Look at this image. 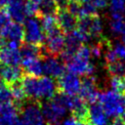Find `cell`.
Here are the masks:
<instances>
[{
    "mask_svg": "<svg viewBox=\"0 0 125 125\" xmlns=\"http://www.w3.org/2000/svg\"><path fill=\"white\" fill-rule=\"evenodd\" d=\"M21 86L25 92L26 98L32 101H48L56 96L58 91V83L49 76L40 77L26 75L21 80Z\"/></svg>",
    "mask_w": 125,
    "mask_h": 125,
    "instance_id": "obj_1",
    "label": "cell"
},
{
    "mask_svg": "<svg viewBox=\"0 0 125 125\" xmlns=\"http://www.w3.org/2000/svg\"><path fill=\"white\" fill-rule=\"evenodd\" d=\"M40 106L47 125H61L68 110L65 105V95L62 93L56 94L53 99L45 101Z\"/></svg>",
    "mask_w": 125,
    "mask_h": 125,
    "instance_id": "obj_2",
    "label": "cell"
},
{
    "mask_svg": "<svg viewBox=\"0 0 125 125\" xmlns=\"http://www.w3.org/2000/svg\"><path fill=\"white\" fill-rule=\"evenodd\" d=\"M91 57L90 47L86 45L80 46L75 54L65 62L67 70L78 76H92L95 71V66L90 62Z\"/></svg>",
    "mask_w": 125,
    "mask_h": 125,
    "instance_id": "obj_3",
    "label": "cell"
},
{
    "mask_svg": "<svg viewBox=\"0 0 125 125\" xmlns=\"http://www.w3.org/2000/svg\"><path fill=\"white\" fill-rule=\"evenodd\" d=\"M99 104L108 117H117L125 109V95L116 93L112 90H106L100 93Z\"/></svg>",
    "mask_w": 125,
    "mask_h": 125,
    "instance_id": "obj_4",
    "label": "cell"
},
{
    "mask_svg": "<svg viewBox=\"0 0 125 125\" xmlns=\"http://www.w3.org/2000/svg\"><path fill=\"white\" fill-rule=\"evenodd\" d=\"M46 35L43 30L40 19L38 17H30L24 21L23 39L26 43L41 46L45 41Z\"/></svg>",
    "mask_w": 125,
    "mask_h": 125,
    "instance_id": "obj_5",
    "label": "cell"
},
{
    "mask_svg": "<svg viewBox=\"0 0 125 125\" xmlns=\"http://www.w3.org/2000/svg\"><path fill=\"white\" fill-rule=\"evenodd\" d=\"M20 125H46V121L41 111V106L37 102L23 104L20 107Z\"/></svg>",
    "mask_w": 125,
    "mask_h": 125,
    "instance_id": "obj_6",
    "label": "cell"
},
{
    "mask_svg": "<svg viewBox=\"0 0 125 125\" xmlns=\"http://www.w3.org/2000/svg\"><path fill=\"white\" fill-rule=\"evenodd\" d=\"M76 28L87 33L91 36V38L99 39L102 36L104 26L101 18L98 15H94L79 18Z\"/></svg>",
    "mask_w": 125,
    "mask_h": 125,
    "instance_id": "obj_7",
    "label": "cell"
},
{
    "mask_svg": "<svg viewBox=\"0 0 125 125\" xmlns=\"http://www.w3.org/2000/svg\"><path fill=\"white\" fill-rule=\"evenodd\" d=\"M81 84H82V80L79 78L78 75L67 71L64 72L59 78L58 89H60L61 93L64 95L76 96L80 92Z\"/></svg>",
    "mask_w": 125,
    "mask_h": 125,
    "instance_id": "obj_8",
    "label": "cell"
},
{
    "mask_svg": "<svg viewBox=\"0 0 125 125\" xmlns=\"http://www.w3.org/2000/svg\"><path fill=\"white\" fill-rule=\"evenodd\" d=\"M45 48L44 50L49 54V56L61 55L65 46V35L61 29L49 33L45 38Z\"/></svg>",
    "mask_w": 125,
    "mask_h": 125,
    "instance_id": "obj_9",
    "label": "cell"
},
{
    "mask_svg": "<svg viewBox=\"0 0 125 125\" xmlns=\"http://www.w3.org/2000/svg\"><path fill=\"white\" fill-rule=\"evenodd\" d=\"M99 96L100 92L97 89L96 79L92 76H85V78L82 80L79 97L86 103H89L91 104L97 103V101L99 100Z\"/></svg>",
    "mask_w": 125,
    "mask_h": 125,
    "instance_id": "obj_10",
    "label": "cell"
},
{
    "mask_svg": "<svg viewBox=\"0 0 125 125\" xmlns=\"http://www.w3.org/2000/svg\"><path fill=\"white\" fill-rule=\"evenodd\" d=\"M20 108L13 103L0 104V125H20Z\"/></svg>",
    "mask_w": 125,
    "mask_h": 125,
    "instance_id": "obj_11",
    "label": "cell"
},
{
    "mask_svg": "<svg viewBox=\"0 0 125 125\" xmlns=\"http://www.w3.org/2000/svg\"><path fill=\"white\" fill-rule=\"evenodd\" d=\"M28 0H10L7 4V12L15 22H24L28 18L26 13V3Z\"/></svg>",
    "mask_w": 125,
    "mask_h": 125,
    "instance_id": "obj_12",
    "label": "cell"
},
{
    "mask_svg": "<svg viewBox=\"0 0 125 125\" xmlns=\"http://www.w3.org/2000/svg\"><path fill=\"white\" fill-rule=\"evenodd\" d=\"M44 74L51 78H60L65 69V65L54 56H46L43 61Z\"/></svg>",
    "mask_w": 125,
    "mask_h": 125,
    "instance_id": "obj_13",
    "label": "cell"
},
{
    "mask_svg": "<svg viewBox=\"0 0 125 125\" xmlns=\"http://www.w3.org/2000/svg\"><path fill=\"white\" fill-rule=\"evenodd\" d=\"M56 18L60 29L65 34L76 29L78 19L75 16H73L70 12H68L66 8L59 9L56 14Z\"/></svg>",
    "mask_w": 125,
    "mask_h": 125,
    "instance_id": "obj_14",
    "label": "cell"
},
{
    "mask_svg": "<svg viewBox=\"0 0 125 125\" xmlns=\"http://www.w3.org/2000/svg\"><path fill=\"white\" fill-rule=\"evenodd\" d=\"M22 77V68L13 65H4L2 63L0 64V80L4 84L11 86L17 82H20Z\"/></svg>",
    "mask_w": 125,
    "mask_h": 125,
    "instance_id": "obj_15",
    "label": "cell"
},
{
    "mask_svg": "<svg viewBox=\"0 0 125 125\" xmlns=\"http://www.w3.org/2000/svg\"><path fill=\"white\" fill-rule=\"evenodd\" d=\"M88 122L90 125H107L108 116L99 103L89 104Z\"/></svg>",
    "mask_w": 125,
    "mask_h": 125,
    "instance_id": "obj_16",
    "label": "cell"
},
{
    "mask_svg": "<svg viewBox=\"0 0 125 125\" xmlns=\"http://www.w3.org/2000/svg\"><path fill=\"white\" fill-rule=\"evenodd\" d=\"M21 64L22 66V70L26 72L27 75L35 76V77H40L44 75L43 61L40 58L21 60Z\"/></svg>",
    "mask_w": 125,
    "mask_h": 125,
    "instance_id": "obj_17",
    "label": "cell"
},
{
    "mask_svg": "<svg viewBox=\"0 0 125 125\" xmlns=\"http://www.w3.org/2000/svg\"><path fill=\"white\" fill-rule=\"evenodd\" d=\"M0 62L4 65L19 66L21 62L20 49H13L7 45L0 49Z\"/></svg>",
    "mask_w": 125,
    "mask_h": 125,
    "instance_id": "obj_18",
    "label": "cell"
},
{
    "mask_svg": "<svg viewBox=\"0 0 125 125\" xmlns=\"http://www.w3.org/2000/svg\"><path fill=\"white\" fill-rule=\"evenodd\" d=\"M0 35L3 36L7 42L16 41L21 43L23 39V26L19 22L12 21L5 29L0 31Z\"/></svg>",
    "mask_w": 125,
    "mask_h": 125,
    "instance_id": "obj_19",
    "label": "cell"
},
{
    "mask_svg": "<svg viewBox=\"0 0 125 125\" xmlns=\"http://www.w3.org/2000/svg\"><path fill=\"white\" fill-rule=\"evenodd\" d=\"M39 19H40L43 30L45 32V35L60 29L59 24H58V21H57V18H56V15L41 16Z\"/></svg>",
    "mask_w": 125,
    "mask_h": 125,
    "instance_id": "obj_20",
    "label": "cell"
},
{
    "mask_svg": "<svg viewBox=\"0 0 125 125\" xmlns=\"http://www.w3.org/2000/svg\"><path fill=\"white\" fill-rule=\"evenodd\" d=\"M20 53L21 56V60L24 59H32V58H40L42 55V50L40 46L32 45V44H22L20 49Z\"/></svg>",
    "mask_w": 125,
    "mask_h": 125,
    "instance_id": "obj_21",
    "label": "cell"
},
{
    "mask_svg": "<svg viewBox=\"0 0 125 125\" xmlns=\"http://www.w3.org/2000/svg\"><path fill=\"white\" fill-rule=\"evenodd\" d=\"M11 88V91H12V94H13V100L16 102V105L20 108L25 102L26 100V95H25V92L21 86V82H17L11 86H9Z\"/></svg>",
    "mask_w": 125,
    "mask_h": 125,
    "instance_id": "obj_22",
    "label": "cell"
},
{
    "mask_svg": "<svg viewBox=\"0 0 125 125\" xmlns=\"http://www.w3.org/2000/svg\"><path fill=\"white\" fill-rule=\"evenodd\" d=\"M109 28L114 35H120L125 30V18L124 16H110Z\"/></svg>",
    "mask_w": 125,
    "mask_h": 125,
    "instance_id": "obj_23",
    "label": "cell"
},
{
    "mask_svg": "<svg viewBox=\"0 0 125 125\" xmlns=\"http://www.w3.org/2000/svg\"><path fill=\"white\" fill-rule=\"evenodd\" d=\"M39 7V16L46 15H56L59 8L55 0H42L38 5Z\"/></svg>",
    "mask_w": 125,
    "mask_h": 125,
    "instance_id": "obj_24",
    "label": "cell"
},
{
    "mask_svg": "<svg viewBox=\"0 0 125 125\" xmlns=\"http://www.w3.org/2000/svg\"><path fill=\"white\" fill-rule=\"evenodd\" d=\"M106 69L111 76H125V63L119 60L107 63Z\"/></svg>",
    "mask_w": 125,
    "mask_h": 125,
    "instance_id": "obj_25",
    "label": "cell"
},
{
    "mask_svg": "<svg viewBox=\"0 0 125 125\" xmlns=\"http://www.w3.org/2000/svg\"><path fill=\"white\" fill-rule=\"evenodd\" d=\"M109 85L112 91L125 95V76H111Z\"/></svg>",
    "mask_w": 125,
    "mask_h": 125,
    "instance_id": "obj_26",
    "label": "cell"
},
{
    "mask_svg": "<svg viewBox=\"0 0 125 125\" xmlns=\"http://www.w3.org/2000/svg\"><path fill=\"white\" fill-rule=\"evenodd\" d=\"M110 16H124L125 0H109Z\"/></svg>",
    "mask_w": 125,
    "mask_h": 125,
    "instance_id": "obj_27",
    "label": "cell"
},
{
    "mask_svg": "<svg viewBox=\"0 0 125 125\" xmlns=\"http://www.w3.org/2000/svg\"><path fill=\"white\" fill-rule=\"evenodd\" d=\"M13 101V94L11 91V88L6 85L3 84L0 87V104H10Z\"/></svg>",
    "mask_w": 125,
    "mask_h": 125,
    "instance_id": "obj_28",
    "label": "cell"
},
{
    "mask_svg": "<svg viewBox=\"0 0 125 125\" xmlns=\"http://www.w3.org/2000/svg\"><path fill=\"white\" fill-rule=\"evenodd\" d=\"M111 48H112L116 58L121 62H125V45L123 43L117 42Z\"/></svg>",
    "mask_w": 125,
    "mask_h": 125,
    "instance_id": "obj_29",
    "label": "cell"
},
{
    "mask_svg": "<svg viewBox=\"0 0 125 125\" xmlns=\"http://www.w3.org/2000/svg\"><path fill=\"white\" fill-rule=\"evenodd\" d=\"M12 22V19L7 12V10L1 9L0 10V31L5 29L10 23Z\"/></svg>",
    "mask_w": 125,
    "mask_h": 125,
    "instance_id": "obj_30",
    "label": "cell"
},
{
    "mask_svg": "<svg viewBox=\"0 0 125 125\" xmlns=\"http://www.w3.org/2000/svg\"><path fill=\"white\" fill-rule=\"evenodd\" d=\"M66 9H67V11L70 12L73 16H75L77 19H79L80 13H81V4H80V3H78V2L75 1V0H71V1L68 3Z\"/></svg>",
    "mask_w": 125,
    "mask_h": 125,
    "instance_id": "obj_31",
    "label": "cell"
},
{
    "mask_svg": "<svg viewBox=\"0 0 125 125\" xmlns=\"http://www.w3.org/2000/svg\"><path fill=\"white\" fill-rule=\"evenodd\" d=\"M62 125H90V124L86 123V122H83V121H80V120L76 119L73 116H70V117L64 119L62 122Z\"/></svg>",
    "mask_w": 125,
    "mask_h": 125,
    "instance_id": "obj_32",
    "label": "cell"
},
{
    "mask_svg": "<svg viewBox=\"0 0 125 125\" xmlns=\"http://www.w3.org/2000/svg\"><path fill=\"white\" fill-rule=\"evenodd\" d=\"M92 3L97 10H102L107 7V5L109 4V0H92Z\"/></svg>",
    "mask_w": 125,
    "mask_h": 125,
    "instance_id": "obj_33",
    "label": "cell"
},
{
    "mask_svg": "<svg viewBox=\"0 0 125 125\" xmlns=\"http://www.w3.org/2000/svg\"><path fill=\"white\" fill-rule=\"evenodd\" d=\"M55 1H56V4H57L59 9H64V8L67 7L68 3L71 0H55Z\"/></svg>",
    "mask_w": 125,
    "mask_h": 125,
    "instance_id": "obj_34",
    "label": "cell"
},
{
    "mask_svg": "<svg viewBox=\"0 0 125 125\" xmlns=\"http://www.w3.org/2000/svg\"><path fill=\"white\" fill-rule=\"evenodd\" d=\"M110 125H125V123H124V121H123L121 118L116 117V118L111 122Z\"/></svg>",
    "mask_w": 125,
    "mask_h": 125,
    "instance_id": "obj_35",
    "label": "cell"
},
{
    "mask_svg": "<svg viewBox=\"0 0 125 125\" xmlns=\"http://www.w3.org/2000/svg\"><path fill=\"white\" fill-rule=\"evenodd\" d=\"M75 1H77V2L80 3V4H86V3L92 2V0H75Z\"/></svg>",
    "mask_w": 125,
    "mask_h": 125,
    "instance_id": "obj_36",
    "label": "cell"
},
{
    "mask_svg": "<svg viewBox=\"0 0 125 125\" xmlns=\"http://www.w3.org/2000/svg\"><path fill=\"white\" fill-rule=\"evenodd\" d=\"M9 1H10V0H0V4H1L2 6H4V5H7Z\"/></svg>",
    "mask_w": 125,
    "mask_h": 125,
    "instance_id": "obj_37",
    "label": "cell"
},
{
    "mask_svg": "<svg viewBox=\"0 0 125 125\" xmlns=\"http://www.w3.org/2000/svg\"><path fill=\"white\" fill-rule=\"evenodd\" d=\"M121 39H122V43L125 45V30H124V32L121 34Z\"/></svg>",
    "mask_w": 125,
    "mask_h": 125,
    "instance_id": "obj_38",
    "label": "cell"
},
{
    "mask_svg": "<svg viewBox=\"0 0 125 125\" xmlns=\"http://www.w3.org/2000/svg\"><path fill=\"white\" fill-rule=\"evenodd\" d=\"M29 1H31V2L36 3V4H38V5H39V4L41 3V1H42V0H29Z\"/></svg>",
    "mask_w": 125,
    "mask_h": 125,
    "instance_id": "obj_39",
    "label": "cell"
},
{
    "mask_svg": "<svg viewBox=\"0 0 125 125\" xmlns=\"http://www.w3.org/2000/svg\"><path fill=\"white\" fill-rule=\"evenodd\" d=\"M121 115H122V118H121V119H122V120L124 121V123H125V109H124V111H123V113H122Z\"/></svg>",
    "mask_w": 125,
    "mask_h": 125,
    "instance_id": "obj_40",
    "label": "cell"
},
{
    "mask_svg": "<svg viewBox=\"0 0 125 125\" xmlns=\"http://www.w3.org/2000/svg\"><path fill=\"white\" fill-rule=\"evenodd\" d=\"M3 84H4V83H3V82H2V81H1V80H0V87H1V86H2V85H3Z\"/></svg>",
    "mask_w": 125,
    "mask_h": 125,
    "instance_id": "obj_41",
    "label": "cell"
},
{
    "mask_svg": "<svg viewBox=\"0 0 125 125\" xmlns=\"http://www.w3.org/2000/svg\"><path fill=\"white\" fill-rule=\"evenodd\" d=\"M2 7H3V6H2V5H1V4H0V10H1V9H2Z\"/></svg>",
    "mask_w": 125,
    "mask_h": 125,
    "instance_id": "obj_42",
    "label": "cell"
}]
</instances>
